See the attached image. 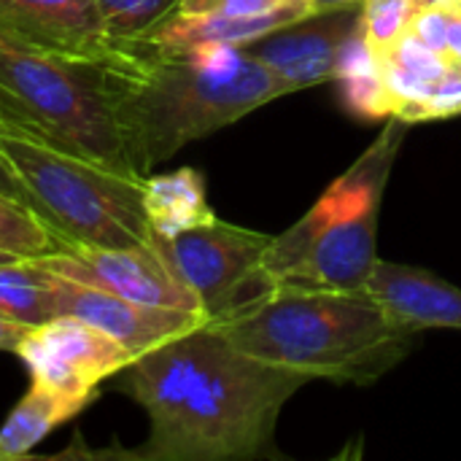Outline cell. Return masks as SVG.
Segmentation results:
<instances>
[{
	"instance_id": "cell-20",
	"label": "cell",
	"mask_w": 461,
	"mask_h": 461,
	"mask_svg": "<svg viewBox=\"0 0 461 461\" xmlns=\"http://www.w3.org/2000/svg\"><path fill=\"white\" fill-rule=\"evenodd\" d=\"M0 249L19 259H41L68 249L22 200L0 192Z\"/></svg>"
},
{
	"instance_id": "cell-16",
	"label": "cell",
	"mask_w": 461,
	"mask_h": 461,
	"mask_svg": "<svg viewBox=\"0 0 461 461\" xmlns=\"http://www.w3.org/2000/svg\"><path fill=\"white\" fill-rule=\"evenodd\" d=\"M335 81H340V95L351 113L362 119H392L397 113V100L389 89L384 62L370 49L362 27L351 35Z\"/></svg>"
},
{
	"instance_id": "cell-27",
	"label": "cell",
	"mask_w": 461,
	"mask_h": 461,
	"mask_svg": "<svg viewBox=\"0 0 461 461\" xmlns=\"http://www.w3.org/2000/svg\"><path fill=\"white\" fill-rule=\"evenodd\" d=\"M30 330L32 327L19 324V321H14V319H8V316L0 313V351H16L19 343L27 338Z\"/></svg>"
},
{
	"instance_id": "cell-1",
	"label": "cell",
	"mask_w": 461,
	"mask_h": 461,
	"mask_svg": "<svg viewBox=\"0 0 461 461\" xmlns=\"http://www.w3.org/2000/svg\"><path fill=\"white\" fill-rule=\"evenodd\" d=\"M305 375L232 346L211 321L138 357L124 392L149 416L146 461L249 459L273 443L281 408Z\"/></svg>"
},
{
	"instance_id": "cell-26",
	"label": "cell",
	"mask_w": 461,
	"mask_h": 461,
	"mask_svg": "<svg viewBox=\"0 0 461 461\" xmlns=\"http://www.w3.org/2000/svg\"><path fill=\"white\" fill-rule=\"evenodd\" d=\"M448 3V49H446V59L451 68H461V0H446Z\"/></svg>"
},
{
	"instance_id": "cell-2",
	"label": "cell",
	"mask_w": 461,
	"mask_h": 461,
	"mask_svg": "<svg viewBox=\"0 0 461 461\" xmlns=\"http://www.w3.org/2000/svg\"><path fill=\"white\" fill-rule=\"evenodd\" d=\"M292 92L243 46L162 49L146 41L140 70L119 100L127 162L146 178L192 140Z\"/></svg>"
},
{
	"instance_id": "cell-15",
	"label": "cell",
	"mask_w": 461,
	"mask_h": 461,
	"mask_svg": "<svg viewBox=\"0 0 461 461\" xmlns=\"http://www.w3.org/2000/svg\"><path fill=\"white\" fill-rule=\"evenodd\" d=\"M143 208L157 238H173L216 216L208 205L205 178L194 167L149 173L143 178Z\"/></svg>"
},
{
	"instance_id": "cell-14",
	"label": "cell",
	"mask_w": 461,
	"mask_h": 461,
	"mask_svg": "<svg viewBox=\"0 0 461 461\" xmlns=\"http://www.w3.org/2000/svg\"><path fill=\"white\" fill-rule=\"evenodd\" d=\"M313 8L308 0H284L281 5L251 14V16H227V14H194L176 8L165 22H159L146 41L162 49H200V46H246L278 27L311 16Z\"/></svg>"
},
{
	"instance_id": "cell-12",
	"label": "cell",
	"mask_w": 461,
	"mask_h": 461,
	"mask_svg": "<svg viewBox=\"0 0 461 461\" xmlns=\"http://www.w3.org/2000/svg\"><path fill=\"white\" fill-rule=\"evenodd\" d=\"M0 35L73 57H135L111 43L92 0H0Z\"/></svg>"
},
{
	"instance_id": "cell-7",
	"label": "cell",
	"mask_w": 461,
	"mask_h": 461,
	"mask_svg": "<svg viewBox=\"0 0 461 461\" xmlns=\"http://www.w3.org/2000/svg\"><path fill=\"white\" fill-rule=\"evenodd\" d=\"M270 240L273 235L216 216L173 238H157L176 273L197 294L208 321L227 319L273 292L262 273Z\"/></svg>"
},
{
	"instance_id": "cell-17",
	"label": "cell",
	"mask_w": 461,
	"mask_h": 461,
	"mask_svg": "<svg viewBox=\"0 0 461 461\" xmlns=\"http://www.w3.org/2000/svg\"><path fill=\"white\" fill-rule=\"evenodd\" d=\"M81 411L84 405L30 384L27 394L14 405L5 424L0 427V461H14L30 454L46 435L76 419Z\"/></svg>"
},
{
	"instance_id": "cell-11",
	"label": "cell",
	"mask_w": 461,
	"mask_h": 461,
	"mask_svg": "<svg viewBox=\"0 0 461 461\" xmlns=\"http://www.w3.org/2000/svg\"><path fill=\"white\" fill-rule=\"evenodd\" d=\"M57 292H59V316H76L103 330L105 335L119 340L132 354V359L149 354L151 348L173 338H181L208 324V316L200 311L132 303V300L68 281L62 276H57Z\"/></svg>"
},
{
	"instance_id": "cell-22",
	"label": "cell",
	"mask_w": 461,
	"mask_h": 461,
	"mask_svg": "<svg viewBox=\"0 0 461 461\" xmlns=\"http://www.w3.org/2000/svg\"><path fill=\"white\" fill-rule=\"evenodd\" d=\"M381 59H386L389 65H394V68H400V70H405L421 81H429V84L440 81L451 70L448 59L443 54L432 51L429 46H424L411 30Z\"/></svg>"
},
{
	"instance_id": "cell-31",
	"label": "cell",
	"mask_w": 461,
	"mask_h": 461,
	"mask_svg": "<svg viewBox=\"0 0 461 461\" xmlns=\"http://www.w3.org/2000/svg\"><path fill=\"white\" fill-rule=\"evenodd\" d=\"M14 262H19V257H16V254H11V251H3V249H0V267H3V265H14Z\"/></svg>"
},
{
	"instance_id": "cell-25",
	"label": "cell",
	"mask_w": 461,
	"mask_h": 461,
	"mask_svg": "<svg viewBox=\"0 0 461 461\" xmlns=\"http://www.w3.org/2000/svg\"><path fill=\"white\" fill-rule=\"evenodd\" d=\"M284 0H181V11H194V14H227V16H251V14H265Z\"/></svg>"
},
{
	"instance_id": "cell-28",
	"label": "cell",
	"mask_w": 461,
	"mask_h": 461,
	"mask_svg": "<svg viewBox=\"0 0 461 461\" xmlns=\"http://www.w3.org/2000/svg\"><path fill=\"white\" fill-rule=\"evenodd\" d=\"M313 14H324V11H338V8H354L362 5V0H308Z\"/></svg>"
},
{
	"instance_id": "cell-32",
	"label": "cell",
	"mask_w": 461,
	"mask_h": 461,
	"mask_svg": "<svg viewBox=\"0 0 461 461\" xmlns=\"http://www.w3.org/2000/svg\"><path fill=\"white\" fill-rule=\"evenodd\" d=\"M456 70H461V68H456Z\"/></svg>"
},
{
	"instance_id": "cell-24",
	"label": "cell",
	"mask_w": 461,
	"mask_h": 461,
	"mask_svg": "<svg viewBox=\"0 0 461 461\" xmlns=\"http://www.w3.org/2000/svg\"><path fill=\"white\" fill-rule=\"evenodd\" d=\"M448 22H451L448 3H440V5H429V8L416 11L408 30L424 46H429L432 51H438V54L446 57V49H448Z\"/></svg>"
},
{
	"instance_id": "cell-9",
	"label": "cell",
	"mask_w": 461,
	"mask_h": 461,
	"mask_svg": "<svg viewBox=\"0 0 461 461\" xmlns=\"http://www.w3.org/2000/svg\"><path fill=\"white\" fill-rule=\"evenodd\" d=\"M38 265H43L46 270L68 281H76V284L132 300V303L205 313L197 294L184 284V278L176 273V267L159 249L157 235H154V243H146V246L62 249L57 254L41 257Z\"/></svg>"
},
{
	"instance_id": "cell-8",
	"label": "cell",
	"mask_w": 461,
	"mask_h": 461,
	"mask_svg": "<svg viewBox=\"0 0 461 461\" xmlns=\"http://www.w3.org/2000/svg\"><path fill=\"white\" fill-rule=\"evenodd\" d=\"M14 354L30 370V384L84 408L97 397L103 381L135 362L119 340L76 316H57L32 327Z\"/></svg>"
},
{
	"instance_id": "cell-19",
	"label": "cell",
	"mask_w": 461,
	"mask_h": 461,
	"mask_svg": "<svg viewBox=\"0 0 461 461\" xmlns=\"http://www.w3.org/2000/svg\"><path fill=\"white\" fill-rule=\"evenodd\" d=\"M105 35L122 51L138 54L149 32L165 22L181 0H92Z\"/></svg>"
},
{
	"instance_id": "cell-29",
	"label": "cell",
	"mask_w": 461,
	"mask_h": 461,
	"mask_svg": "<svg viewBox=\"0 0 461 461\" xmlns=\"http://www.w3.org/2000/svg\"><path fill=\"white\" fill-rule=\"evenodd\" d=\"M3 127V124H0ZM0 192H5V194H11V197H16V200H22V192H19V186H16V181L11 178V173L5 170V165L0 162ZM24 203V200H22Z\"/></svg>"
},
{
	"instance_id": "cell-18",
	"label": "cell",
	"mask_w": 461,
	"mask_h": 461,
	"mask_svg": "<svg viewBox=\"0 0 461 461\" xmlns=\"http://www.w3.org/2000/svg\"><path fill=\"white\" fill-rule=\"evenodd\" d=\"M0 313L41 327L59 316L57 273L38 265V259H19L0 267Z\"/></svg>"
},
{
	"instance_id": "cell-30",
	"label": "cell",
	"mask_w": 461,
	"mask_h": 461,
	"mask_svg": "<svg viewBox=\"0 0 461 461\" xmlns=\"http://www.w3.org/2000/svg\"><path fill=\"white\" fill-rule=\"evenodd\" d=\"M411 3H413L416 11H421V8H429V5H440V3H446V0H411Z\"/></svg>"
},
{
	"instance_id": "cell-5",
	"label": "cell",
	"mask_w": 461,
	"mask_h": 461,
	"mask_svg": "<svg viewBox=\"0 0 461 461\" xmlns=\"http://www.w3.org/2000/svg\"><path fill=\"white\" fill-rule=\"evenodd\" d=\"M405 135L400 116L324 189L311 211L265 251L262 273L276 289L367 292L378 262V216Z\"/></svg>"
},
{
	"instance_id": "cell-13",
	"label": "cell",
	"mask_w": 461,
	"mask_h": 461,
	"mask_svg": "<svg viewBox=\"0 0 461 461\" xmlns=\"http://www.w3.org/2000/svg\"><path fill=\"white\" fill-rule=\"evenodd\" d=\"M367 292L413 332L461 330V289L424 267L378 259Z\"/></svg>"
},
{
	"instance_id": "cell-4",
	"label": "cell",
	"mask_w": 461,
	"mask_h": 461,
	"mask_svg": "<svg viewBox=\"0 0 461 461\" xmlns=\"http://www.w3.org/2000/svg\"><path fill=\"white\" fill-rule=\"evenodd\" d=\"M143 54L146 43L140 54L122 59L73 57L0 35V124L132 173L119 132V100Z\"/></svg>"
},
{
	"instance_id": "cell-3",
	"label": "cell",
	"mask_w": 461,
	"mask_h": 461,
	"mask_svg": "<svg viewBox=\"0 0 461 461\" xmlns=\"http://www.w3.org/2000/svg\"><path fill=\"white\" fill-rule=\"evenodd\" d=\"M211 324L254 359L338 384L378 381L416 335L370 292L330 289H276Z\"/></svg>"
},
{
	"instance_id": "cell-10",
	"label": "cell",
	"mask_w": 461,
	"mask_h": 461,
	"mask_svg": "<svg viewBox=\"0 0 461 461\" xmlns=\"http://www.w3.org/2000/svg\"><path fill=\"white\" fill-rule=\"evenodd\" d=\"M362 27V8H338L311 14L300 22L278 27L243 49L278 73L294 92L338 78L343 51Z\"/></svg>"
},
{
	"instance_id": "cell-23",
	"label": "cell",
	"mask_w": 461,
	"mask_h": 461,
	"mask_svg": "<svg viewBox=\"0 0 461 461\" xmlns=\"http://www.w3.org/2000/svg\"><path fill=\"white\" fill-rule=\"evenodd\" d=\"M451 116H461V70H456V68H451L440 81H435L429 95L421 103H416L400 113V119L405 124L451 119Z\"/></svg>"
},
{
	"instance_id": "cell-21",
	"label": "cell",
	"mask_w": 461,
	"mask_h": 461,
	"mask_svg": "<svg viewBox=\"0 0 461 461\" xmlns=\"http://www.w3.org/2000/svg\"><path fill=\"white\" fill-rule=\"evenodd\" d=\"M362 30L370 49L384 57L411 27L416 14L411 0H362Z\"/></svg>"
},
{
	"instance_id": "cell-6",
	"label": "cell",
	"mask_w": 461,
	"mask_h": 461,
	"mask_svg": "<svg viewBox=\"0 0 461 461\" xmlns=\"http://www.w3.org/2000/svg\"><path fill=\"white\" fill-rule=\"evenodd\" d=\"M0 162L16 181L22 200L68 249L154 243L140 176L57 149L5 124L0 127Z\"/></svg>"
}]
</instances>
